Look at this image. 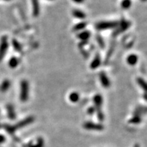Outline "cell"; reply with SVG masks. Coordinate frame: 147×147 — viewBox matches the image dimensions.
Wrapping results in <instances>:
<instances>
[{"instance_id":"cell-1","label":"cell","mask_w":147,"mask_h":147,"mask_svg":"<svg viewBox=\"0 0 147 147\" xmlns=\"http://www.w3.org/2000/svg\"><path fill=\"white\" fill-rule=\"evenodd\" d=\"M29 94V82L26 80H22L21 82V92H20V100L25 102L28 100Z\"/></svg>"},{"instance_id":"cell-2","label":"cell","mask_w":147,"mask_h":147,"mask_svg":"<svg viewBox=\"0 0 147 147\" xmlns=\"http://www.w3.org/2000/svg\"><path fill=\"white\" fill-rule=\"evenodd\" d=\"M119 23L116 21H102L100 22L95 25V28L97 30H107L117 28L118 27Z\"/></svg>"},{"instance_id":"cell-3","label":"cell","mask_w":147,"mask_h":147,"mask_svg":"<svg viewBox=\"0 0 147 147\" xmlns=\"http://www.w3.org/2000/svg\"><path fill=\"white\" fill-rule=\"evenodd\" d=\"M8 48V42L7 36H3L0 42V61L4 57Z\"/></svg>"},{"instance_id":"cell-4","label":"cell","mask_w":147,"mask_h":147,"mask_svg":"<svg viewBox=\"0 0 147 147\" xmlns=\"http://www.w3.org/2000/svg\"><path fill=\"white\" fill-rule=\"evenodd\" d=\"M83 127L87 130H95V131H102L104 129L103 125L100 123H95L87 121L83 124Z\"/></svg>"},{"instance_id":"cell-5","label":"cell","mask_w":147,"mask_h":147,"mask_svg":"<svg viewBox=\"0 0 147 147\" xmlns=\"http://www.w3.org/2000/svg\"><path fill=\"white\" fill-rule=\"evenodd\" d=\"M34 117H32V116H29V117H27L23 120H22L20 122H18L17 124L15 125L14 127H15L16 129H21V128H23L25 127H26L28 125L32 123L34 121Z\"/></svg>"},{"instance_id":"cell-6","label":"cell","mask_w":147,"mask_h":147,"mask_svg":"<svg viewBox=\"0 0 147 147\" xmlns=\"http://www.w3.org/2000/svg\"><path fill=\"white\" fill-rule=\"evenodd\" d=\"M130 25H131V23L129 21H122L121 22V23L119 24V27H117V30L114 33V35L115 36H117V35L121 34V32H125V31H126L127 29H129Z\"/></svg>"},{"instance_id":"cell-7","label":"cell","mask_w":147,"mask_h":147,"mask_svg":"<svg viewBox=\"0 0 147 147\" xmlns=\"http://www.w3.org/2000/svg\"><path fill=\"white\" fill-rule=\"evenodd\" d=\"M93 102H94L95 105V112L97 113V112L101 111L102 110V106L103 103V98L102 96L100 94L95 95L94 97H93Z\"/></svg>"},{"instance_id":"cell-8","label":"cell","mask_w":147,"mask_h":147,"mask_svg":"<svg viewBox=\"0 0 147 147\" xmlns=\"http://www.w3.org/2000/svg\"><path fill=\"white\" fill-rule=\"evenodd\" d=\"M100 80L101 82V84L104 87V88H109L110 86V79L108 78V77L106 75V74L104 71H101L100 73Z\"/></svg>"},{"instance_id":"cell-9","label":"cell","mask_w":147,"mask_h":147,"mask_svg":"<svg viewBox=\"0 0 147 147\" xmlns=\"http://www.w3.org/2000/svg\"><path fill=\"white\" fill-rule=\"evenodd\" d=\"M32 8H33V15L35 17H37L40 14V3L39 0H32Z\"/></svg>"},{"instance_id":"cell-10","label":"cell","mask_w":147,"mask_h":147,"mask_svg":"<svg viewBox=\"0 0 147 147\" xmlns=\"http://www.w3.org/2000/svg\"><path fill=\"white\" fill-rule=\"evenodd\" d=\"M101 64V57L100 55H99V53L95 55V57L93 59V60L92 61L91 63V69H97V67H100Z\"/></svg>"},{"instance_id":"cell-11","label":"cell","mask_w":147,"mask_h":147,"mask_svg":"<svg viewBox=\"0 0 147 147\" xmlns=\"http://www.w3.org/2000/svg\"><path fill=\"white\" fill-rule=\"evenodd\" d=\"M138 57L135 54H131L129 55L127 58V62L130 65H136L138 63Z\"/></svg>"},{"instance_id":"cell-12","label":"cell","mask_w":147,"mask_h":147,"mask_svg":"<svg viewBox=\"0 0 147 147\" xmlns=\"http://www.w3.org/2000/svg\"><path fill=\"white\" fill-rule=\"evenodd\" d=\"M7 108V112H8V117L12 120H13L16 118V113L14 111V108L13 106L11 105V104H8L6 106Z\"/></svg>"},{"instance_id":"cell-13","label":"cell","mask_w":147,"mask_h":147,"mask_svg":"<svg viewBox=\"0 0 147 147\" xmlns=\"http://www.w3.org/2000/svg\"><path fill=\"white\" fill-rule=\"evenodd\" d=\"M90 37H91V32L89 31H84L78 35V38L82 41H87Z\"/></svg>"},{"instance_id":"cell-14","label":"cell","mask_w":147,"mask_h":147,"mask_svg":"<svg viewBox=\"0 0 147 147\" xmlns=\"http://www.w3.org/2000/svg\"><path fill=\"white\" fill-rule=\"evenodd\" d=\"M72 15L75 18H78V19H84L86 18V14L84 12H82V11L78 10V9L73 10Z\"/></svg>"},{"instance_id":"cell-15","label":"cell","mask_w":147,"mask_h":147,"mask_svg":"<svg viewBox=\"0 0 147 147\" xmlns=\"http://www.w3.org/2000/svg\"><path fill=\"white\" fill-rule=\"evenodd\" d=\"M87 23L85 22H80L78 24H76V25H74L73 27V31L74 32H79V31L83 30L87 26Z\"/></svg>"},{"instance_id":"cell-16","label":"cell","mask_w":147,"mask_h":147,"mask_svg":"<svg viewBox=\"0 0 147 147\" xmlns=\"http://www.w3.org/2000/svg\"><path fill=\"white\" fill-rule=\"evenodd\" d=\"M10 87V82L8 80H3V82L1 83V86H0V91L1 92H5L8 91L9 88Z\"/></svg>"},{"instance_id":"cell-17","label":"cell","mask_w":147,"mask_h":147,"mask_svg":"<svg viewBox=\"0 0 147 147\" xmlns=\"http://www.w3.org/2000/svg\"><path fill=\"white\" fill-rule=\"evenodd\" d=\"M79 99H80V95L77 92H72L69 95V100L70 102L73 103H76L78 102Z\"/></svg>"},{"instance_id":"cell-18","label":"cell","mask_w":147,"mask_h":147,"mask_svg":"<svg viewBox=\"0 0 147 147\" xmlns=\"http://www.w3.org/2000/svg\"><path fill=\"white\" fill-rule=\"evenodd\" d=\"M137 82L139 84L140 87L144 90L145 93H147V82L142 78H138Z\"/></svg>"},{"instance_id":"cell-19","label":"cell","mask_w":147,"mask_h":147,"mask_svg":"<svg viewBox=\"0 0 147 147\" xmlns=\"http://www.w3.org/2000/svg\"><path fill=\"white\" fill-rule=\"evenodd\" d=\"M19 63V61H18V59L15 57H12L9 61L8 65L10 66V67L11 68H15L16 67Z\"/></svg>"},{"instance_id":"cell-20","label":"cell","mask_w":147,"mask_h":147,"mask_svg":"<svg viewBox=\"0 0 147 147\" xmlns=\"http://www.w3.org/2000/svg\"><path fill=\"white\" fill-rule=\"evenodd\" d=\"M45 146V140L42 138H38L37 142L34 144H29V147H44Z\"/></svg>"},{"instance_id":"cell-21","label":"cell","mask_w":147,"mask_h":147,"mask_svg":"<svg viewBox=\"0 0 147 147\" xmlns=\"http://www.w3.org/2000/svg\"><path fill=\"white\" fill-rule=\"evenodd\" d=\"M121 8L123 10H127L131 7V0H123L121 1Z\"/></svg>"},{"instance_id":"cell-22","label":"cell","mask_w":147,"mask_h":147,"mask_svg":"<svg viewBox=\"0 0 147 147\" xmlns=\"http://www.w3.org/2000/svg\"><path fill=\"white\" fill-rule=\"evenodd\" d=\"M142 121V119L140 118L139 115H134L131 119H129V123L131 124H138Z\"/></svg>"},{"instance_id":"cell-23","label":"cell","mask_w":147,"mask_h":147,"mask_svg":"<svg viewBox=\"0 0 147 147\" xmlns=\"http://www.w3.org/2000/svg\"><path fill=\"white\" fill-rule=\"evenodd\" d=\"M12 46H13L14 50L17 51V52H21L22 51V47L21 44H20L16 40H12Z\"/></svg>"},{"instance_id":"cell-24","label":"cell","mask_w":147,"mask_h":147,"mask_svg":"<svg viewBox=\"0 0 147 147\" xmlns=\"http://www.w3.org/2000/svg\"><path fill=\"white\" fill-rule=\"evenodd\" d=\"M96 40L101 49H104V48L105 47V42H104V40L102 38V36L97 35L96 36Z\"/></svg>"},{"instance_id":"cell-25","label":"cell","mask_w":147,"mask_h":147,"mask_svg":"<svg viewBox=\"0 0 147 147\" xmlns=\"http://www.w3.org/2000/svg\"><path fill=\"white\" fill-rule=\"evenodd\" d=\"M5 129L7 130V131H8V133L10 134H13L16 130L14 125V126L6 125V126H5Z\"/></svg>"},{"instance_id":"cell-26","label":"cell","mask_w":147,"mask_h":147,"mask_svg":"<svg viewBox=\"0 0 147 147\" xmlns=\"http://www.w3.org/2000/svg\"><path fill=\"white\" fill-rule=\"evenodd\" d=\"M97 118H98V119L100 121H103L104 120V115L102 110H101V111L97 112Z\"/></svg>"},{"instance_id":"cell-27","label":"cell","mask_w":147,"mask_h":147,"mask_svg":"<svg viewBox=\"0 0 147 147\" xmlns=\"http://www.w3.org/2000/svg\"><path fill=\"white\" fill-rule=\"evenodd\" d=\"M95 113V109L94 107H90L89 108V109L87 110V113L89 114L90 116L93 115Z\"/></svg>"},{"instance_id":"cell-28","label":"cell","mask_w":147,"mask_h":147,"mask_svg":"<svg viewBox=\"0 0 147 147\" xmlns=\"http://www.w3.org/2000/svg\"><path fill=\"white\" fill-rule=\"evenodd\" d=\"M5 138L3 135H0V144H2L5 142Z\"/></svg>"},{"instance_id":"cell-29","label":"cell","mask_w":147,"mask_h":147,"mask_svg":"<svg viewBox=\"0 0 147 147\" xmlns=\"http://www.w3.org/2000/svg\"><path fill=\"white\" fill-rule=\"evenodd\" d=\"M74 2L76 3H82L84 1V0H72Z\"/></svg>"},{"instance_id":"cell-30","label":"cell","mask_w":147,"mask_h":147,"mask_svg":"<svg viewBox=\"0 0 147 147\" xmlns=\"http://www.w3.org/2000/svg\"><path fill=\"white\" fill-rule=\"evenodd\" d=\"M143 96H144V100L147 101V93H144V95H143Z\"/></svg>"},{"instance_id":"cell-31","label":"cell","mask_w":147,"mask_h":147,"mask_svg":"<svg viewBox=\"0 0 147 147\" xmlns=\"http://www.w3.org/2000/svg\"><path fill=\"white\" fill-rule=\"evenodd\" d=\"M141 1H146L147 0H141Z\"/></svg>"},{"instance_id":"cell-32","label":"cell","mask_w":147,"mask_h":147,"mask_svg":"<svg viewBox=\"0 0 147 147\" xmlns=\"http://www.w3.org/2000/svg\"><path fill=\"white\" fill-rule=\"evenodd\" d=\"M5 1H9V0H5Z\"/></svg>"},{"instance_id":"cell-33","label":"cell","mask_w":147,"mask_h":147,"mask_svg":"<svg viewBox=\"0 0 147 147\" xmlns=\"http://www.w3.org/2000/svg\"></svg>"}]
</instances>
